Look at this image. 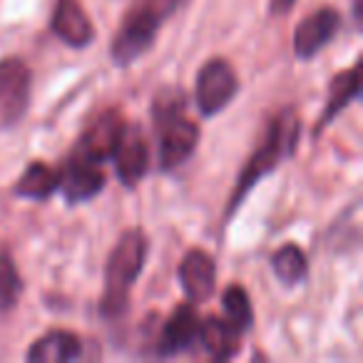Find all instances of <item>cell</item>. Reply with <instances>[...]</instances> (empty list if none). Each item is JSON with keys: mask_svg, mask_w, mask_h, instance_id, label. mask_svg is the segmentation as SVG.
<instances>
[{"mask_svg": "<svg viewBox=\"0 0 363 363\" xmlns=\"http://www.w3.org/2000/svg\"><path fill=\"white\" fill-rule=\"evenodd\" d=\"M199 326H202V318H199L197 308L192 306V301L177 306L162 328L157 353L160 356H177L182 351H189L199 341Z\"/></svg>", "mask_w": 363, "mask_h": 363, "instance_id": "cell-9", "label": "cell"}, {"mask_svg": "<svg viewBox=\"0 0 363 363\" xmlns=\"http://www.w3.org/2000/svg\"><path fill=\"white\" fill-rule=\"evenodd\" d=\"M122 130H125V120L117 110H107L87 127L85 135L77 140L75 150L70 152V160L87 162V164L102 167V162L110 160L112 152L117 147Z\"/></svg>", "mask_w": 363, "mask_h": 363, "instance_id": "cell-6", "label": "cell"}, {"mask_svg": "<svg viewBox=\"0 0 363 363\" xmlns=\"http://www.w3.org/2000/svg\"><path fill=\"white\" fill-rule=\"evenodd\" d=\"M147 237L140 229H130L117 239L105 269V291L100 298V311L107 318H117L127 311L130 291L145 267Z\"/></svg>", "mask_w": 363, "mask_h": 363, "instance_id": "cell-3", "label": "cell"}, {"mask_svg": "<svg viewBox=\"0 0 363 363\" xmlns=\"http://www.w3.org/2000/svg\"><path fill=\"white\" fill-rule=\"evenodd\" d=\"M298 135H301V122H298L296 112H294L291 107L281 110L269 122L267 137H264V142L247 160V164H244L242 174H239V179H237V187H234V194H232V199H229V217L242 207L249 189H252L264 174H269L281 160L291 157V152L296 150V145H298Z\"/></svg>", "mask_w": 363, "mask_h": 363, "instance_id": "cell-1", "label": "cell"}, {"mask_svg": "<svg viewBox=\"0 0 363 363\" xmlns=\"http://www.w3.org/2000/svg\"><path fill=\"white\" fill-rule=\"evenodd\" d=\"M237 92H239L237 72L232 70V65L227 60L214 57V60H209L199 70L194 97H197V107L204 117H212L217 112H222L237 97Z\"/></svg>", "mask_w": 363, "mask_h": 363, "instance_id": "cell-5", "label": "cell"}, {"mask_svg": "<svg viewBox=\"0 0 363 363\" xmlns=\"http://www.w3.org/2000/svg\"><path fill=\"white\" fill-rule=\"evenodd\" d=\"M184 0H132L112 40V60L127 67L142 57L155 43L162 23L182 6Z\"/></svg>", "mask_w": 363, "mask_h": 363, "instance_id": "cell-4", "label": "cell"}, {"mask_svg": "<svg viewBox=\"0 0 363 363\" xmlns=\"http://www.w3.org/2000/svg\"><path fill=\"white\" fill-rule=\"evenodd\" d=\"M224 306V318L237 328L239 333H247L254 323V311H252V301H249V294L242 286H229L224 291L222 298Z\"/></svg>", "mask_w": 363, "mask_h": 363, "instance_id": "cell-19", "label": "cell"}, {"mask_svg": "<svg viewBox=\"0 0 363 363\" xmlns=\"http://www.w3.org/2000/svg\"><path fill=\"white\" fill-rule=\"evenodd\" d=\"M60 187V172L48 167L45 162H33L16 184V194L35 202H45L55 189Z\"/></svg>", "mask_w": 363, "mask_h": 363, "instance_id": "cell-17", "label": "cell"}, {"mask_svg": "<svg viewBox=\"0 0 363 363\" xmlns=\"http://www.w3.org/2000/svg\"><path fill=\"white\" fill-rule=\"evenodd\" d=\"M272 269L281 284L296 286L301 279H306V272H308L306 254H303L296 244H286V247H281L277 254H274Z\"/></svg>", "mask_w": 363, "mask_h": 363, "instance_id": "cell-18", "label": "cell"}, {"mask_svg": "<svg viewBox=\"0 0 363 363\" xmlns=\"http://www.w3.org/2000/svg\"><path fill=\"white\" fill-rule=\"evenodd\" d=\"M112 160H115L117 179L127 189L137 187L142 177L147 174V167H150V150H147V140L140 125H125L115 152H112Z\"/></svg>", "mask_w": 363, "mask_h": 363, "instance_id": "cell-8", "label": "cell"}, {"mask_svg": "<svg viewBox=\"0 0 363 363\" xmlns=\"http://www.w3.org/2000/svg\"><path fill=\"white\" fill-rule=\"evenodd\" d=\"M338 26H341V16L333 8H321V11L303 18L298 23L296 33H294V52H296V57L308 60L318 50H323L331 43V38L336 35Z\"/></svg>", "mask_w": 363, "mask_h": 363, "instance_id": "cell-10", "label": "cell"}, {"mask_svg": "<svg viewBox=\"0 0 363 363\" xmlns=\"http://www.w3.org/2000/svg\"><path fill=\"white\" fill-rule=\"evenodd\" d=\"M187 95L174 87H167L155 97L152 117H155V132L160 142V167L174 169L194 152L199 142V127L184 117Z\"/></svg>", "mask_w": 363, "mask_h": 363, "instance_id": "cell-2", "label": "cell"}, {"mask_svg": "<svg viewBox=\"0 0 363 363\" xmlns=\"http://www.w3.org/2000/svg\"><path fill=\"white\" fill-rule=\"evenodd\" d=\"M60 187L70 204L87 202V199L97 197L102 192V187H105V172L97 164H87V162H77L67 157L65 167L60 172Z\"/></svg>", "mask_w": 363, "mask_h": 363, "instance_id": "cell-12", "label": "cell"}, {"mask_svg": "<svg viewBox=\"0 0 363 363\" xmlns=\"http://www.w3.org/2000/svg\"><path fill=\"white\" fill-rule=\"evenodd\" d=\"M294 3H296V0H272V13H277V16H281V13H289Z\"/></svg>", "mask_w": 363, "mask_h": 363, "instance_id": "cell-21", "label": "cell"}, {"mask_svg": "<svg viewBox=\"0 0 363 363\" xmlns=\"http://www.w3.org/2000/svg\"><path fill=\"white\" fill-rule=\"evenodd\" d=\"M361 95V67L353 65L351 70L341 72V75L333 77L331 82V90H328V102H326V110L323 115L318 117V125H316V135L338 115L341 110H346L356 97Z\"/></svg>", "mask_w": 363, "mask_h": 363, "instance_id": "cell-16", "label": "cell"}, {"mask_svg": "<svg viewBox=\"0 0 363 363\" xmlns=\"http://www.w3.org/2000/svg\"><path fill=\"white\" fill-rule=\"evenodd\" d=\"M50 28L70 48H87L95 40V30H92L90 18L85 16V11L80 8L77 0H57Z\"/></svg>", "mask_w": 363, "mask_h": 363, "instance_id": "cell-13", "label": "cell"}, {"mask_svg": "<svg viewBox=\"0 0 363 363\" xmlns=\"http://www.w3.org/2000/svg\"><path fill=\"white\" fill-rule=\"evenodd\" d=\"M179 284L192 303L207 301L214 294V284H217L214 259L207 252H202V249L187 252L179 264Z\"/></svg>", "mask_w": 363, "mask_h": 363, "instance_id": "cell-11", "label": "cell"}, {"mask_svg": "<svg viewBox=\"0 0 363 363\" xmlns=\"http://www.w3.org/2000/svg\"><path fill=\"white\" fill-rule=\"evenodd\" d=\"M82 356V343L75 333L70 331H55L45 333L38 338L28 351V361L33 363H62V361H75Z\"/></svg>", "mask_w": 363, "mask_h": 363, "instance_id": "cell-14", "label": "cell"}, {"mask_svg": "<svg viewBox=\"0 0 363 363\" xmlns=\"http://www.w3.org/2000/svg\"><path fill=\"white\" fill-rule=\"evenodd\" d=\"M30 97V70L23 60L0 62V125H13L23 117Z\"/></svg>", "mask_w": 363, "mask_h": 363, "instance_id": "cell-7", "label": "cell"}, {"mask_svg": "<svg viewBox=\"0 0 363 363\" xmlns=\"http://www.w3.org/2000/svg\"><path fill=\"white\" fill-rule=\"evenodd\" d=\"M21 294H23V281L18 277L16 264H13L11 254L0 252V316L16 306Z\"/></svg>", "mask_w": 363, "mask_h": 363, "instance_id": "cell-20", "label": "cell"}, {"mask_svg": "<svg viewBox=\"0 0 363 363\" xmlns=\"http://www.w3.org/2000/svg\"><path fill=\"white\" fill-rule=\"evenodd\" d=\"M239 338H242V333L227 318L209 316L199 326V341H202L204 351L217 361H227L239 351Z\"/></svg>", "mask_w": 363, "mask_h": 363, "instance_id": "cell-15", "label": "cell"}]
</instances>
